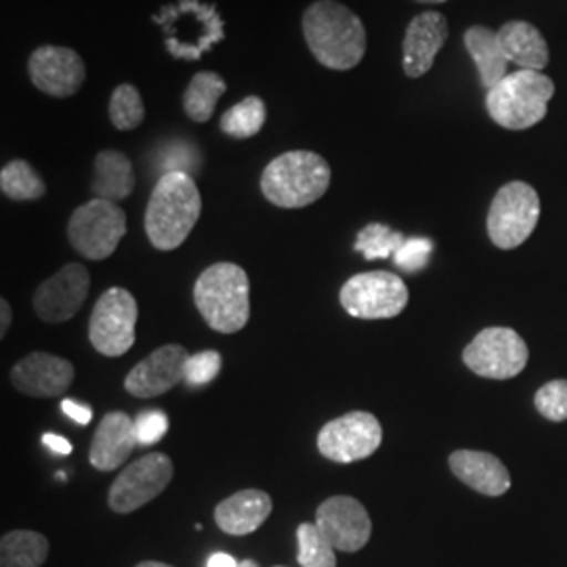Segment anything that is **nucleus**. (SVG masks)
I'll use <instances>...</instances> for the list:
<instances>
[{
  "mask_svg": "<svg viewBox=\"0 0 567 567\" xmlns=\"http://www.w3.org/2000/svg\"><path fill=\"white\" fill-rule=\"evenodd\" d=\"M447 41V21L437 11L419 13L405 28L402 65L408 79H421L433 68Z\"/></svg>",
  "mask_w": 567,
  "mask_h": 567,
  "instance_id": "nucleus-19",
  "label": "nucleus"
},
{
  "mask_svg": "<svg viewBox=\"0 0 567 567\" xmlns=\"http://www.w3.org/2000/svg\"><path fill=\"white\" fill-rule=\"evenodd\" d=\"M42 444L49 447L53 454H58V456L72 454L70 440H65V437H61V435H55V433H44V435H42Z\"/></svg>",
  "mask_w": 567,
  "mask_h": 567,
  "instance_id": "nucleus-39",
  "label": "nucleus"
},
{
  "mask_svg": "<svg viewBox=\"0 0 567 567\" xmlns=\"http://www.w3.org/2000/svg\"><path fill=\"white\" fill-rule=\"evenodd\" d=\"M536 410L553 423L567 421V381H550L534 398Z\"/></svg>",
  "mask_w": 567,
  "mask_h": 567,
  "instance_id": "nucleus-35",
  "label": "nucleus"
},
{
  "mask_svg": "<svg viewBox=\"0 0 567 567\" xmlns=\"http://www.w3.org/2000/svg\"><path fill=\"white\" fill-rule=\"evenodd\" d=\"M330 179V164L320 154L292 150L265 166L261 192L278 208H305L324 196Z\"/></svg>",
  "mask_w": 567,
  "mask_h": 567,
  "instance_id": "nucleus-4",
  "label": "nucleus"
},
{
  "mask_svg": "<svg viewBox=\"0 0 567 567\" xmlns=\"http://www.w3.org/2000/svg\"><path fill=\"white\" fill-rule=\"evenodd\" d=\"M278 567H282V566H278Z\"/></svg>",
  "mask_w": 567,
  "mask_h": 567,
  "instance_id": "nucleus-45",
  "label": "nucleus"
},
{
  "mask_svg": "<svg viewBox=\"0 0 567 567\" xmlns=\"http://www.w3.org/2000/svg\"><path fill=\"white\" fill-rule=\"evenodd\" d=\"M527 358L526 341L515 330L503 326L482 330L463 351V362L471 372L494 381L517 377L526 368Z\"/></svg>",
  "mask_w": 567,
  "mask_h": 567,
  "instance_id": "nucleus-11",
  "label": "nucleus"
},
{
  "mask_svg": "<svg viewBox=\"0 0 567 567\" xmlns=\"http://www.w3.org/2000/svg\"><path fill=\"white\" fill-rule=\"evenodd\" d=\"M299 540V566L301 567H337V555L328 543L322 529L316 524H301L297 529Z\"/></svg>",
  "mask_w": 567,
  "mask_h": 567,
  "instance_id": "nucleus-32",
  "label": "nucleus"
},
{
  "mask_svg": "<svg viewBox=\"0 0 567 567\" xmlns=\"http://www.w3.org/2000/svg\"><path fill=\"white\" fill-rule=\"evenodd\" d=\"M206 567H240V564L231 555H227V553H215L208 559V566Z\"/></svg>",
  "mask_w": 567,
  "mask_h": 567,
  "instance_id": "nucleus-40",
  "label": "nucleus"
},
{
  "mask_svg": "<svg viewBox=\"0 0 567 567\" xmlns=\"http://www.w3.org/2000/svg\"><path fill=\"white\" fill-rule=\"evenodd\" d=\"M187 358L189 353L182 344H164L126 374L124 389L140 400L161 398L182 383Z\"/></svg>",
  "mask_w": 567,
  "mask_h": 567,
  "instance_id": "nucleus-17",
  "label": "nucleus"
},
{
  "mask_svg": "<svg viewBox=\"0 0 567 567\" xmlns=\"http://www.w3.org/2000/svg\"><path fill=\"white\" fill-rule=\"evenodd\" d=\"M553 95L555 84L548 76L534 70H519L487 91V114L508 131H526L547 116Z\"/></svg>",
  "mask_w": 567,
  "mask_h": 567,
  "instance_id": "nucleus-6",
  "label": "nucleus"
},
{
  "mask_svg": "<svg viewBox=\"0 0 567 567\" xmlns=\"http://www.w3.org/2000/svg\"><path fill=\"white\" fill-rule=\"evenodd\" d=\"M140 307L135 297L121 286L105 290L93 307L89 341L105 358H121L135 344Z\"/></svg>",
  "mask_w": 567,
  "mask_h": 567,
  "instance_id": "nucleus-9",
  "label": "nucleus"
},
{
  "mask_svg": "<svg viewBox=\"0 0 567 567\" xmlns=\"http://www.w3.org/2000/svg\"><path fill=\"white\" fill-rule=\"evenodd\" d=\"M305 42L320 65L347 72L360 65L365 55V28L360 16L337 0H316L305 9Z\"/></svg>",
  "mask_w": 567,
  "mask_h": 567,
  "instance_id": "nucleus-1",
  "label": "nucleus"
},
{
  "mask_svg": "<svg viewBox=\"0 0 567 567\" xmlns=\"http://www.w3.org/2000/svg\"><path fill=\"white\" fill-rule=\"evenodd\" d=\"M250 284L240 265L206 267L194 286V301L204 322L221 334H234L250 318Z\"/></svg>",
  "mask_w": 567,
  "mask_h": 567,
  "instance_id": "nucleus-5",
  "label": "nucleus"
},
{
  "mask_svg": "<svg viewBox=\"0 0 567 567\" xmlns=\"http://www.w3.org/2000/svg\"><path fill=\"white\" fill-rule=\"evenodd\" d=\"M316 526L328 543L343 553H358L372 536V522L364 505L351 496H332L316 513Z\"/></svg>",
  "mask_w": 567,
  "mask_h": 567,
  "instance_id": "nucleus-16",
  "label": "nucleus"
},
{
  "mask_svg": "<svg viewBox=\"0 0 567 567\" xmlns=\"http://www.w3.org/2000/svg\"><path fill=\"white\" fill-rule=\"evenodd\" d=\"M9 326H11V305L7 299H2L0 301V337L7 334Z\"/></svg>",
  "mask_w": 567,
  "mask_h": 567,
  "instance_id": "nucleus-41",
  "label": "nucleus"
},
{
  "mask_svg": "<svg viewBox=\"0 0 567 567\" xmlns=\"http://www.w3.org/2000/svg\"><path fill=\"white\" fill-rule=\"evenodd\" d=\"M433 252V243L429 238H405L402 248L393 255V261L408 274H416L425 269Z\"/></svg>",
  "mask_w": 567,
  "mask_h": 567,
  "instance_id": "nucleus-36",
  "label": "nucleus"
},
{
  "mask_svg": "<svg viewBox=\"0 0 567 567\" xmlns=\"http://www.w3.org/2000/svg\"><path fill=\"white\" fill-rule=\"evenodd\" d=\"M76 370L72 362L44 353L34 351L25 355L11 370V383L13 386L30 398H58L65 389L74 383Z\"/></svg>",
  "mask_w": 567,
  "mask_h": 567,
  "instance_id": "nucleus-18",
  "label": "nucleus"
},
{
  "mask_svg": "<svg viewBox=\"0 0 567 567\" xmlns=\"http://www.w3.org/2000/svg\"><path fill=\"white\" fill-rule=\"evenodd\" d=\"M414 2H421V4H440V2H447V0H414Z\"/></svg>",
  "mask_w": 567,
  "mask_h": 567,
  "instance_id": "nucleus-44",
  "label": "nucleus"
},
{
  "mask_svg": "<svg viewBox=\"0 0 567 567\" xmlns=\"http://www.w3.org/2000/svg\"><path fill=\"white\" fill-rule=\"evenodd\" d=\"M168 431V419L161 410H145L135 419V433L142 446H152L161 442Z\"/></svg>",
  "mask_w": 567,
  "mask_h": 567,
  "instance_id": "nucleus-37",
  "label": "nucleus"
},
{
  "mask_svg": "<svg viewBox=\"0 0 567 567\" xmlns=\"http://www.w3.org/2000/svg\"><path fill=\"white\" fill-rule=\"evenodd\" d=\"M135 421L126 412H110L102 419L93 435L89 463L97 471H114L126 463L133 447L137 446Z\"/></svg>",
  "mask_w": 567,
  "mask_h": 567,
  "instance_id": "nucleus-20",
  "label": "nucleus"
},
{
  "mask_svg": "<svg viewBox=\"0 0 567 567\" xmlns=\"http://www.w3.org/2000/svg\"><path fill=\"white\" fill-rule=\"evenodd\" d=\"M91 274L81 264H68L37 288L34 311L42 322L61 324L72 320L89 297Z\"/></svg>",
  "mask_w": 567,
  "mask_h": 567,
  "instance_id": "nucleus-15",
  "label": "nucleus"
},
{
  "mask_svg": "<svg viewBox=\"0 0 567 567\" xmlns=\"http://www.w3.org/2000/svg\"><path fill=\"white\" fill-rule=\"evenodd\" d=\"M107 114L114 128L118 131H133L142 126L145 121V103H143L142 93L135 84L122 82L118 84L107 103Z\"/></svg>",
  "mask_w": 567,
  "mask_h": 567,
  "instance_id": "nucleus-30",
  "label": "nucleus"
},
{
  "mask_svg": "<svg viewBox=\"0 0 567 567\" xmlns=\"http://www.w3.org/2000/svg\"><path fill=\"white\" fill-rule=\"evenodd\" d=\"M28 76L32 84L53 100L74 97L86 81V63L70 47L42 44L28 60Z\"/></svg>",
  "mask_w": 567,
  "mask_h": 567,
  "instance_id": "nucleus-14",
  "label": "nucleus"
},
{
  "mask_svg": "<svg viewBox=\"0 0 567 567\" xmlns=\"http://www.w3.org/2000/svg\"><path fill=\"white\" fill-rule=\"evenodd\" d=\"M274 511V501L264 489H240L215 508V522L229 536H246L264 526Z\"/></svg>",
  "mask_w": 567,
  "mask_h": 567,
  "instance_id": "nucleus-22",
  "label": "nucleus"
},
{
  "mask_svg": "<svg viewBox=\"0 0 567 567\" xmlns=\"http://www.w3.org/2000/svg\"><path fill=\"white\" fill-rule=\"evenodd\" d=\"M240 567H259V564L252 561V559H244V561H240Z\"/></svg>",
  "mask_w": 567,
  "mask_h": 567,
  "instance_id": "nucleus-43",
  "label": "nucleus"
},
{
  "mask_svg": "<svg viewBox=\"0 0 567 567\" xmlns=\"http://www.w3.org/2000/svg\"><path fill=\"white\" fill-rule=\"evenodd\" d=\"M341 305L349 316L360 320H389L404 311L408 288L391 271H365L343 284Z\"/></svg>",
  "mask_w": 567,
  "mask_h": 567,
  "instance_id": "nucleus-10",
  "label": "nucleus"
},
{
  "mask_svg": "<svg viewBox=\"0 0 567 567\" xmlns=\"http://www.w3.org/2000/svg\"><path fill=\"white\" fill-rule=\"evenodd\" d=\"M0 192L16 203H34L47 194V183L25 161H11L0 171Z\"/></svg>",
  "mask_w": 567,
  "mask_h": 567,
  "instance_id": "nucleus-28",
  "label": "nucleus"
},
{
  "mask_svg": "<svg viewBox=\"0 0 567 567\" xmlns=\"http://www.w3.org/2000/svg\"><path fill=\"white\" fill-rule=\"evenodd\" d=\"M200 213L203 196L194 177L187 173H166L156 183L145 210L147 240L156 250H177L194 231Z\"/></svg>",
  "mask_w": 567,
  "mask_h": 567,
  "instance_id": "nucleus-2",
  "label": "nucleus"
},
{
  "mask_svg": "<svg viewBox=\"0 0 567 567\" xmlns=\"http://www.w3.org/2000/svg\"><path fill=\"white\" fill-rule=\"evenodd\" d=\"M465 47L471 60L475 61L482 84L487 91L507 76L511 61L501 47L498 32L486 25H471L465 32Z\"/></svg>",
  "mask_w": 567,
  "mask_h": 567,
  "instance_id": "nucleus-25",
  "label": "nucleus"
},
{
  "mask_svg": "<svg viewBox=\"0 0 567 567\" xmlns=\"http://www.w3.org/2000/svg\"><path fill=\"white\" fill-rule=\"evenodd\" d=\"M158 164L163 168V175L166 173H198L203 156L200 150L192 143L183 142V140H173V142L164 143L163 158H158Z\"/></svg>",
  "mask_w": 567,
  "mask_h": 567,
  "instance_id": "nucleus-33",
  "label": "nucleus"
},
{
  "mask_svg": "<svg viewBox=\"0 0 567 567\" xmlns=\"http://www.w3.org/2000/svg\"><path fill=\"white\" fill-rule=\"evenodd\" d=\"M225 91H227V82L221 74L208 72V70L194 74L187 89L183 91L185 116L189 121L200 122V124L210 121Z\"/></svg>",
  "mask_w": 567,
  "mask_h": 567,
  "instance_id": "nucleus-26",
  "label": "nucleus"
},
{
  "mask_svg": "<svg viewBox=\"0 0 567 567\" xmlns=\"http://www.w3.org/2000/svg\"><path fill=\"white\" fill-rule=\"evenodd\" d=\"M538 192L524 182H511L498 189L487 213V236L494 246L513 250L526 243L538 225Z\"/></svg>",
  "mask_w": 567,
  "mask_h": 567,
  "instance_id": "nucleus-8",
  "label": "nucleus"
},
{
  "mask_svg": "<svg viewBox=\"0 0 567 567\" xmlns=\"http://www.w3.org/2000/svg\"><path fill=\"white\" fill-rule=\"evenodd\" d=\"M137 567H173L168 566V564H163V561H143Z\"/></svg>",
  "mask_w": 567,
  "mask_h": 567,
  "instance_id": "nucleus-42",
  "label": "nucleus"
},
{
  "mask_svg": "<svg viewBox=\"0 0 567 567\" xmlns=\"http://www.w3.org/2000/svg\"><path fill=\"white\" fill-rule=\"evenodd\" d=\"M498 41L508 61L522 70L540 72L548 63V44L540 30L527 21H507L498 30Z\"/></svg>",
  "mask_w": 567,
  "mask_h": 567,
  "instance_id": "nucleus-24",
  "label": "nucleus"
},
{
  "mask_svg": "<svg viewBox=\"0 0 567 567\" xmlns=\"http://www.w3.org/2000/svg\"><path fill=\"white\" fill-rule=\"evenodd\" d=\"M49 555V540L30 529H13L0 540V567H42Z\"/></svg>",
  "mask_w": 567,
  "mask_h": 567,
  "instance_id": "nucleus-27",
  "label": "nucleus"
},
{
  "mask_svg": "<svg viewBox=\"0 0 567 567\" xmlns=\"http://www.w3.org/2000/svg\"><path fill=\"white\" fill-rule=\"evenodd\" d=\"M383 444V426L370 412H349L326 423L318 435L320 454L332 463H358L372 456Z\"/></svg>",
  "mask_w": 567,
  "mask_h": 567,
  "instance_id": "nucleus-12",
  "label": "nucleus"
},
{
  "mask_svg": "<svg viewBox=\"0 0 567 567\" xmlns=\"http://www.w3.org/2000/svg\"><path fill=\"white\" fill-rule=\"evenodd\" d=\"M173 473L175 466L166 454H147L126 466L114 480L107 492V505L118 515L133 513L147 505L150 501H154L156 496H161L171 484Z\"/></svg>",
  "mask_w": 567,
  "mask_h": 567,
  "instance_id": "nucleus-13",
  "label": "nucleus"
},
{
  "mask_svg": "<svg viewBox=\"0 0 567 567\" xmlns=\"http://www.w3.org/2000/svg\"><path fill=\"white\" fill-rule=\"evenodd\" d=\"M135 168L118 150H103L93 163L91 189L95 198L121 203L135 192Z\"/></svg>",
  "mask_w": 567,
  "mask_h": 567,
  "instance_id": "nucleus-23",
  "label": "nucleus"
},
{
  "mask_svg": "<svg viewBox=\"0 0 567 567\" xmlns=\"http://www.w3.org/2000/svg\"><path fill=\"white\" fill-rule=\"evenodd\" d=\"M61 412H63L68 419H72L74 423H79V425H89L91 419H93V410H91L89 405L74 402V400H63V402H61Z\"/></svg>",
  "mask_w": 567,
  "mask_h": 567,
  "instance_id": "nucleus-38",
  "label": "nucleus"
},
{
  "mask_svg": "<svg viewBox=\"0 0 567 567\" xmlns=\"http://www.w3.org/2000/svg\"><path fill=\"white\" fill-rule=\"evenodd\" d=\"M450 468L465 486L484 496H503L511 487V473L505 463L487 452L456 450L450 454Z\"/></svg>",
  "mask_w": 567,
  "mask_h": 567,
  "instance_id": "nucleus-21",
  "label": "nucleus"
},
{
  "mask_svg": "<svg viewBox=\"0 0 567 567\" xmlns=\"http://www.w3.org/2000/svg\"><path fill=\"white\" fill-rule=\"evenodd\" d=\"M221 353L219 351H200V353H189L185 362V377L183 383L189 389H200V386L213 383L219 372H221Z\"/></svg>",
  "mask_w": 567,
  "mask_h": 567,
  "instance_id": "nucleus-34",
  "label": "nucleus"
},
{
  "mask_svg": "<svg viewBox=\"0 0 567 567\" xmlns=\"http://www.w3.org/2000/svg\"><path fill=\"white\" fill-rule=\"evenodd\" d=\"M267 121V107L261 97L248 95L243 102L225 110L221 116V131L231 140H250L261 133Z\"/></svg>",
  "mask_w": 567,
  "mask_h": 567,
  "instance_id": "nucleus-29",
  "label": "nucleus"
},
{
  "mask_svg": "<svg viewBox=\"0 0 567 567\" xmlns=\"http://www.w3.org/2000/svg\"><path fill=\"white\" fill-rule=\"evenodd\" d=\"M152 21L161 28L166 53L173 60L198 61L225 41V20L215 2L175 0L163 4Z\"/></svg>",
  "mask_w": 567,
  "mask_h": 567,
  "instance_id": "nucleus-3",
  "label": "nucleus"
},
{
  "mask_svg": "<svg viewBox=\"0 0 567 567\" xmlns=\"http://www.w3.org/2000/svg\"><path fill=\"white\" fill-rule=\"evenodd\" d=\"M404 243V234L391 229L389 225L370 224L358 234L355 250L364 255L365 261H377L393 257Z\"/></svg>",
  "mask_w": 567,
  "mask_h": 567,
  "instance_id": "nucleus-31",
  "label": "nucleus"
},
{
  "mask_svg": "<svg viewBox=\"0 0 567 567\" xmlns=\"http://www.w3.org/2000/svg\"><path fill=\"white\" fill-rule=\"evenodd\" d=\"M126 236V215L121 206L93 198L79 206L68 224V240L72 248L91 261L112 257Z\"/></svg>",
  "mask_w": 567,
  "mask_h": 567,
  "instance_id": "nucleus-7",
  "label": "nucleus"
}]
</instances>
